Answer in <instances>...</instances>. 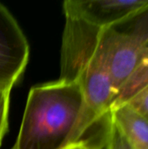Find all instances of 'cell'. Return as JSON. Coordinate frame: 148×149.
I'll list each match as a JSON object with an SVG mask.
<instances>
[{"label":"cell","instance_id":"52a82bcc","mask_svg":"<svg viewBox=\"0 0 148 149\" xmlns=\"http://www.w3.org/2000/svg\"><path fill=\"white\" fill-rule=\"evenodd\" d=\"M125 104L130 106L133 109L148 120V84L137 92Z\"/></svg>","mask_w":148,"mask_h":149},{"label":"cell","instance_id":"30bf717a","mask_svg":"<svg viewBox=\"0 0 148 149\" xmlns=\"http://www.w3.org/2000/svg\"><path fill=\"white\" fill-rule=\"evenodd\" d=\"M11 149H14V148H11Z\"/></svg>","mask_w":148,"mask_h":149},{"label":"cell","instance_id":"3957f363","mask_svg":"<svg viewBox=\"0 0 148 149\" xmlns=\"http://www.w3.org/2000/svg\"><path fill=\"white\" fill-rule=\"evenodd\" d=\"M28 41L17 20L0 3V92H10L29 60Z\"/></svg>","mask_w":148,"mask_h":149},{"label":"cell","instance_id":"5b68a950","mask_svg":"<svg viewBox=\"0 0 148 149\" xmlns=\"http://www.w3.org/2000/svg\"><path fill=\"white\" fill-rule=\"evenodd\" d=\"M111 121L133 149H148V120L127 104L113 108Z\"/></svg>","mask_w":148,"mask_h":149},{"label":"cell","instance_id":"ba28073f","mask_svg":"<svg viewBox=\"0 0 148 149\" xmlns=\"http://www.w3.org/2000/svg\"><path fill=\"white\" fill-rule=\"evenodd\" d=\"M10 92H0V146L8 130Z\"/></svg>","mask_w":148,"mask_h":149},{"label":"cell","instance_id":"6da1fadb","mask_svg":"<svg viewBox=\"0 0 148 149\" xmlns=\"http://www.w3.org/2000/svg\"><path fill=\"white\" fill-rule=\"evenodd\" d=\"M83 106L78 81L33 86L14 149H62L71 144Z\"/></svg>","mask_w":148,"mask_h":149},{"label":"cell","instance_id":"277c9868","mask_svg":"<svg viewBox=\"0 0 148 149\" xmlns=\"http://www.w3.org/2000/svg\"><path fill=\"white\" fill-rule=\"evenodd\" d=\"M147 4L148 0H68L63 10L65 17L105 29L123 22Z\"/></svg>","mask_w":148,"mask_h":149},{"label":"cell","instance_id":"8992f818","mask_svg":"<svg viewBox=\"0 0 148 149\" xmlns=\"http://www.w3.org/2000/svg\"><path fill=\"white\" fill-rule=\"evenodd\" d=\"M104 147L106 149H133L111 120L106 130Z\"/></svg>","mask_w":148,"mask_h":149},{"label":"cell","instance_id":"7a4b0ae2","mask_svg":"<svg viewBox=\"0 0 148 149\" xmlns=\"http://www.w3.org/2000/svg\"><path fill=\"white\" fill-rule=\"evenodd\" d=\"M100 39L117 92L113 109L148 84V4L123 22L102 29Z\"/></svg>","mask_w":148,"mask_h":149},{"label":"cell","instance_id":"9c48e42d","mask_svg":"<svg viewBox=\"0 0 148 149\" xmlns=\"http://www.w3.org/2000/svg\"><path fill=\"white\" fill-rule=\"evenodd\" d=\"M101 147H104V145L99 143H92L87 140L83 139L77 142L71 143L62 149H101Z\"/></svg>","mask_w":148,"mask_h":149}]
</instances>
